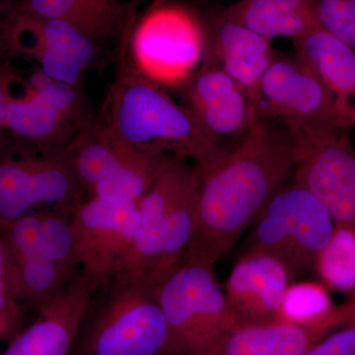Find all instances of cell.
I'll return each mask as SVG.
<instances>
[{
    "label": "cell",
    "instance_id": "obj_19",
    "mask_svg": "<svg viewBox=\"0 0 355 355\" xmlns=\"http://www.w3.org/2000/svg\"><path fill=\"white\" fill-rule=\"evenodd\" d=\"M142 27L155 35L163 73L184 83L205 55L207 32L200 21L183 7L161 6L153 9Z\"/></svg>",
    "mask_w": 355,
    "mask_h": 355
},
{
    "label": "cell",
    "instance_id": "obj_18",
    "mask_svg": "<svg viewBox=\"0 0 355 355\" xmlns=\"http://www.w3.org/2000/svg\"><path fill=\"white\" fill-rule=\"evenodd\" d=\"M349 323L340 318L314 324L284 320L238 323L207 355H305L324 336Z\"/></svg>",
    "mask_w": 355,
    "mask_h": 355
},
{
    "label": "cell",
    "instance_id": "obj_15",
    "mask_svg": "<svg viewBox=\"0 0 355 355\" xmlns=\"http://www.w3.org/2000/svg\"><path fill=\"white\" fill-rule=\"evenodd\" d=\"M95 291L91 280L79 270L1 355H70Z\"/></svg>",
    "mask_w": 355,
    "mask_h": 355
},
{
    "label": "cell",
    "instance_id": "obj_23",
    "mask_svg": "<svg viewBox=\"0 0 355 355\" xmlns=\"http://www.w3.org/2000/svg\"><path fill=\"white\" fill-rule=\"evenodd\" d=\"M316 270L324 284L355 296V231L336 226L330 244L317 261Z\"/></svg>",
    "mask_w": 355,
    "mask_h": 355
},
{
    "label": "cell",
    "instance_id": "obj_10",
    "mask_svg": "<svg viewBox=\"0 0 355 355\" xmlns=\"http://www.w3.org/2000/svg\"><path fill=\"white\" fill-rule=\"evenodd\" d=\"M2 42L11 55L31 58L53 80L81 87L94 64V40L64 21L40 17L11 4L2 24Z\"/></svg>",
    "mask_w": 355,
    "mask_h": 355
},
{
    "label": "cell",
    "instance_id": "obj_24",
    "mask_svg": "<svg viewBox=\"0 0 355 355\" xmlns=\"http://www.w3.org/2000/svg\"><path fill=\"white\" fill-rule=\"evenodd\" d=\"M17 265L6 250L0 251V338L10 342L24 324L26 307Z\"/></svg>",
    "mask_w": 355,
    "mask_h": 355
},
{
    "label": "cell",
    "instance_id": "obj_20",
    "mask_svg": "<svg viewBox=\"0 0 355 355\" xmlns=\"http://www.w3.org/2000/svg\"><path fill=\"white\" fill-rule=\"evenodd\" d=\"M295 58L352 112L355 99V48L318 27L293 40Z\"/></svg>",
    "mask_w": 355,
    "mask_h": 355
},
{
    "label": "cell",
    "instance_id": "obj_14",
    "mask_svg": "<svg viewBox=\"0 0 355 355\" xmlns=\"http://www.w3.org/2000/svg\"><path fill=\"white\" fill-rule=\"evenodd\" d=\"M186 107L216 146L241 139L260 119L258 104L216 65L202 67L183 83Z\"/></svg>",
    "mask_w": 355,
    "mask_h": 355
},
{
    "label": "cell",
    "instance_id": "obj_27",
    "mask_svg": "<svg viewBox=\"0 0 355 355\" xmlns=\"http://www.w3.org/2000/svg\"><path fill=\"white\" fill-rule=\"evenodd\" d=\"M167 0H156L155 3L153 4L154 8L155 7L163 6Z\"/></svg>",
    "mask_w": 355,
    "mask_h": 355
},
{
    "label": "cell",
    "instance_id": "obj_13",
    "mask_svg": "<svg viewBox=\"0 0 355 355\" xmlns=\"http://www.w3.org/2000/svg\"><path fill=\"white\" fill-rule=\"evenodd\" d=\"M139 202L88 198L72 216L79 268L95 286H106L125 268L139 227Z\"/></svg>",
    "mask_w": 355,
    "mask_h": 355
},
{
    "label": "cell",
    "instance_id": "obj_4",
    "mask_svg": "<svg viewBox=\"0 0 355 355\" xmlns=\"http://www.w3.org/2000/svg\"><path fill=\"white\" fill-rule=\"evenodd\" d=\"M167 342L155 288L120 272L95 291L70 355H164Z\"/></svg>",
    "mask_w": 355,
    "mask_h": 355
},
{
    "label": "cell",
    "instance_id": "obj_22",
    "mask_svg": "<svg viewBox=\"0 0 355 355\" xmlns=\"http://www.w3.org/2000/svg\"><path fill=\"white\" fill-rule=\"evenodd\" d=\"M220 13L272 41H293L320 26L316 0H238Z\"/></svg>",
    "mask_w": 355,
    "mask_h": 355
},
{
    "label": "cell",
    "instance_id": "obj_9",
    "mask_svg": "<svg viewBox=\"0 0 355 355\" xmlns=\"http://www.w3.org/2000/svg\"><path fill=\"white\" fill-rule=\"evenodd\" d=\"M83 191L65 150L3 153L0 161V226L41 209L74 214Z\"/></svg>",
    "mask_w": 355,
    "mask_h": 355
},
{
    "label": "cell",
    "instance_id": "obj_1",
    "mask_svg": "<svg viewBox=\"0 0 355 355\" xmlns=\"http://www.w3.org/2000/svg\"><path fill=\"white\" fill-rule=\"evenodd\" d=\"M195 166L197 226L184 256L214 266L293 176L295 139L284 123L261 118L241 139L216 146Z\"/></svg>",
    "mask_w": 355,
    "mask_h": 355
},
{
    "label": "cell",
    "instance_id": "obj_28",
    "mask_svg": "<svg viewBox=\"0 0 355 355\" xmlns=\"http://www.w3.org/2000/svg\"><path fill=\"white\" fill-rule=\"evenodd\" d=\"M352 125H355V103L352 105Z\"/></svg>",
    "mask_w": 355,
    "mask_h": 355
},
{
    "label": "cell",
    "instance_id": "obj_8",
    "mask_svg": "<svg viewBox=\"0 0 355 355\" xmlns=\"http://www.w3.org/2000/svg\"><path fill=\"white\" fill-rule=\"evenodd\" d=\"M13 76L2 69L0 125L37 153L64 150L91 120L84 107L81 87L51 80L40 90L26 89L16 97L10 91Z\"/></svg>",
    "mask_w": 355,
    "mask_h": 355
},
{
    "label": "cell",
    "instance_id": "obj_16",
    "mask_svg": "<svg viewBox=\"0 0 355 355\" xmlns=\"http://www.w3.org/2000/svg\"><path fill=\"white\" fill-rule=\"evenodd\" d=\"M293 279L288 268L270 254H242L225 287L229 304L239 323H266L279 319Z\"/></svg>",
    "mask_w": 355,
    "mask_h": 355
},
{
    "label": "cell",
    "instance_id": "obj_5",
    "mask_svg": "<svg viewBox=\"0 0 355 355\" xmlns=\"http://www.w3.org/2000/svg\"><path fill=\"white\" fill-rule=\"evenodd\" d=\"M155 293L167 324L164 355H207L239 323L214 265L200 259L184 256Z\"/></svg>",
    "mask_w": 355,
    "mask_h": 355
},
{
    "label": "cell",
    "instance_id": "obj_17",
    "mask_svg": "<svg viewBox=\"0 0 355 355\" xmlns=\"http://www.w3.org/2000/svg\"><path fill=\"white\" fill-rule=\"evenodd\" d=\"M279 55L272 40L219 13L207 33L203 64L225 71L258 104L261 79Z\"/></svg>",
    "mask_w": 355,
    "mask_h": 355
},
{
    "label": "cell",
    "instance_id": "obj_25",
    "mask_svg": "<svg viewBox=\"0 0 355 355\" xmlns=\"http://www.w3.org/2000/svg\"><path fill=\"white\" fill-rule=\"evenodd\" d=\"M320 27L355 48V0H316Z\"/></svg>",
    "mask_w": 355,
    "mask_h": 355
},
{
    "label": "cell",
    "instance_id": "obj_3",
    "mask_svg": "<svg viewBox=\"0 0 355 355\" xmlns=\"http://www.w3.org/2000/svg\"><path fill=\"white\" fill-rule=\"evenodd\" d=\"M187 161L173 156L139 200L137 239L121 272L146 280L154 288L179 266L195 235L197 170Z\"/></svg>",
    "mask_w": 355,
    "mask_h": 355
},
{
    "label": "cell",
    "instance_id": "obj_2",
    "mask_svg": "<svg viewBox=\"0 0 355 355\" xmlns=\"http://www.w3.org/2000/svg\"><path fill=\"white\" fill-rule=\"evenodd\" d=\"M130 30L98 120L130 146L198 162L217 146L186 106L177 104L128 57Z\"/></svg>",
    "mask_w": 355,
    "mask_h": 355
},
{
    "label": "cell",
    "instance_id": "obj_21",
    "mask_svg": "<svg viewBox=\"0 0 355 355\" xmlns=\"http://www.w3.org/2000/svg\"><path fill=\"white\" fill-rule=\"evenodd\" d=\"M15 6L40 17L69 23L96 43L123 37L130 14L120 0H17Z\"/></svg>",
    "mask_w": 355,
    "mask_h": 355
},
{
    "label": "cell",
    "instance_id": "obj_26",
    "mask_svg": "<svg viewBox=\"0 0 355 355\" xmlns=\"http://www.w3.org/2000/svg\"><path fill=\"white\" fill-rule=\"evenodd\" d=\"M305 355H355V321L331 331Z\"/></svg>",
    "mask_w": 355,
    "mask_h": 355
},
{
    "label": "cell",
    "instance_id": "obj_11",
    "mask_svg": "<svg viewBox=\"0 0 355 355\" xmlns=\"http://www.w3.org/2000/svg\"><path fill=\"white\" fill-rule=\"evenodd\" d=\"M261 118L289 128L347 130L352 112L296 58L279 55L266 70L258 92Z\"/></svg>",
    "mask_w": 355,
    "mask_h": 355
},
{
    "label": "cell",
    "instance_id": "obj_12",
    "mask_svg": "<svg viewBox=\"0 0 355 355\" xmlns=\"http://www.w3.org/2000/svg\"><path fill=\"white\" fill-rule=\"evenodd\" d=\"M293 178L323 203L336 226L355 231V149L347 130L291 128Z\"/></svg>",
    "mask_w": 355,
    "mask_h": 355
},
{
    "label": "cell",
    "instance_id": "obj_6",
    "mask_svg": "<svg viewBox=\"0 0 355 355\" xmlns=\"http://www.w3.org/2000/svg\"><path fill=\"white\" fill-rule=\"evenodd\" d=\"M336 226L319 198L291 178L251 226L243 254H270L298 277L316 270Z\"/></svg>",
    "mask_w": 355,
    "mask_h": 355
},
{
    "label": "cell",
    "instance_id": "obj_7",
    "mask_svg": "<svg viewBox=\"0 0 355 355\" xmlns=\"http://www.w3.org/2000/svg\"><path fill=\"white\" fill-rule=\"evenodd\" d=\"M83 193L110 202L144 195L156 174L157 154L137 148L91 119L65 148Z\"/></svg>",
    "mask_w": 355,
    "mask_h": 355
}]
</instances>
